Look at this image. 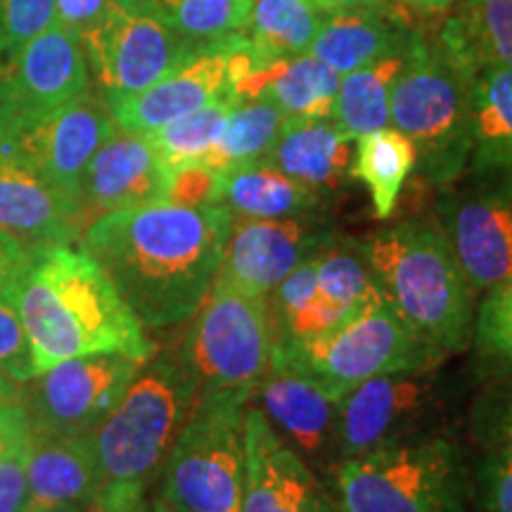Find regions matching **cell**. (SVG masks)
I'll use <instances>...</instances> for the list:
<instances>
[{
  "instance_id": "obj_22",
  "label": "cell",
  "mask_w": 512,
  "mask_h": 512,
  "mask_svg": "<svg viewBox=\"0 0 512 512\" xmlns=\"http://www.w3.org/2000/svg\"><path fill=\"white\" fill-rule=\"evenodd\" d=\"M339 74L311 53L256 60L230 83L240 102H271L287 119H330L339 91Z\"/></svg>"
},
{
  "instance_id": "obj_30",
  "label": "cell",
  "mask_w": 512,
  "mask_h": 512,
  "mask_svg": "<svg viewBox=\"0 0 512 512\" xmlns=\"http://www.w3.org/2000/svg\"><path fill=\"white\" fill-rule=\"evenodd\" d=\"M403 62L406 57L401 50L344 76L339 81L335 110L330 117L332 124L354 140L392 124L389 102H392V88L399 79Z\"/></svg>"
},
{
  "instance_id": "obj_16",
  "label": "cell",
  "mask_w": 512,
  "mask_h": 512,
  "mask_svg": "<svg viewBox=\"0 0 512 512\" xmlns=\"http://www.w3.org/2000/svg\"><path fill=\"white\" fill-rule=\"evenodd\" d=\"M430 392V370L380 375L351 389L339 403V463L375 448L408 441V434L430 406Z\"/></svg>"
},
{
  "instance_id": "obj_49",
  "label": "cell",
  "mask_w": 512,
  "mask_h": 512,
  "mask_svg": "<svg viewBox=\"0 0 512 512\" xmlns=\"http://www.w3.org/2000/svg\"><path fill=\"white\" fill-rule=\"evenodd\" d=\"M27 512H86V508H76V505H62V508H41V510H27Z\"/></svg>"
},
{
  "instance_id": "obj_9",
  "label": "cell",
  "mask_w": 512,
  "mask_h": 512,
  "mask_svg": "<svg viewBox=\"0 0 512 512\" xmlns=\"http://www.w3.org/2000/svg\"><path fill=\"white\" fill-rule=\"evenodd\" d=\"M178 354L195 377L197 394L216 389L256 392L271 373L273 328L268 297L214 283Z\"/></svg>"
},
{
  "instance_id": "obj_1",
  "label": "cell",
  "mask_w": 512,
  "mask_h": 512,
  "mask_svg": "<svg viewBox=\"0 0 512 512\" xmlns=\"http://www.w3.org/2000/svg\"><path fill=\"white\" fill-rule=\"evenodd\" d=\"M233 221L223 204L155 202L98 216L79 242L143 328H169L195 316L207 299Z\"/></svg>"
},
{
  "instance_id": "obj_40",
  "label": "cell",
  "mask_w": 512,
  "mask_h": 512,
  "mask_svg": "<svg viewBox=\"0 0 512 512\" xmlns=\"http://www.w3.org/2000/svg\"><path fill=\"white\" fill-rule=\"evenodd\" d=\"M0 377L17 387L34 377L29 337L15 302H0Z\"/></svg>"
},
{
  "instance_id": "obj_25",
  "label": "cell",
  "mask_w": 512,
  "mask_h": 512,
  "mask_svg": "<svg viewBox=\"0 0 512 512\" xmlns=\"http://www.w3.org/2000/svg\"><path fill=\"white\" fill-rule=\"evenodd\" d=\"M29 508H86L98 496L102 477L93 434H31Z\"/></svg>"
},
{
  "instance_id": "obj_31",
  "label": "cell",
  "mask_w": 512,
  "mask_h": 512,
  "mask_svg": "<svg viewBox=\"0 0 512 512\" xmlns=\"http://www.w3.org/2000/svg\"><path fill=\"white\" fill-rule=\"evenodd\" d=\"M285 119V114L271 102H240L230 110L219 140L202 159V164L226 174L240 166L264 162L280 136Z\"/></svg>"
},
{
  "instance_id": "obj_43",
  "label": "cell",
  "mask_w": 512,
  "mask_h": 512,
  "mask_svg": "<svg viewBox=\"0 0 512 512\" xmlns=\"http://www.w3.org/2000/svg\"><path fill=\"white\" fill-rule=\"evenodd\" d=\"M29 254L31 247L0 230V302H15Z\"/></svg>"
},
{
  "instance_id": "obj_20",
  "label": "cell",
  "mask_w": 512,
  "mask_h": 512,
  "mask_svg": "<svg viewBox=\"0 0 512 512\" xmlns=\"http://www.w3.org/2000/svg\"><path fill=\"white\" fill-rule=\"evenodd\" d=\"M83 214L74 195L46 181L27 162L0 152V230L22 245H74Z\"/></svg>"
},
{
  "instance_id": "obj_51",
  "label": "cell",
  "mask_w": 512,
  "mask_h": 512,
  "mask_svg": "<svg viewBox=\"0 0 512 512\" xmlns=\"http://www.w3.org/2000/svg\"><path fill=\"white\" fill-rule=\"evenodd\" d=\"M3 81H5V60L0 57V100H3Z\"/></svg>"
},
{
  "instance_id": "obj_7",
  "label": "cell",
  "mask_w": 512,
  "mask_h": 512,
  "mask_svg": "<svg viewBox=\"0 0 512 512\" xmlns=\"http://www.w3.org/2000/svg\"><path fill=\"white\" fill-rule=\"evenodd\" d=\"M444 358L446 354L415 335L380 294L328 335L273 344L271 370L306 375L344 399L373 377L432 370Z\"/></svg>"
},
{
  "instance_id": "obj_28",
  "label": "cell",
  "mask_w": 512,
  "mask_h": 512,
  "mask_svg": "<svg viewBox=\"0 0 512 512\" xmlns=\"http://www.w3.org/2000/svg\"><path fill=\"white\" fill-rule=\"evenodd\" d=\"M418 166V152L411 138L394 126L356 138L351 176L370 192L375 219H389L411 171Z\"/></svg>"
},
{
  "instance_id": "obj_11",
  "label": "cell",
  "mask_w": 512,
  "mask_h": 512,
  "mask_svg": "<svg viewBox=\"0 0 512 512\" xmlns=\"http://www.w3.org/2000/svg\"><path fill=\"white\" fill-rule=\"evenodd\" d=\"M143 363L121 354H95L57 363L19 384L17 399L31 434H93L105 422Z\"/></svg>"
},
{
  "instance_id": "obj_12",
  "label": "cell",
  "mask_w": 512,
  "mask_h": 512,
  "mask_svg": "<svg viewBox=\"0 0 512 512\" xmlns=\"http://www.w3.org/2000/svg\"><path fill=\"white\" fill-rule=\"evenodd\" d=\"M441 230L472 292L486 294L512 273V181L472 176L444 190Z\"/></svg>"
},
{
  "instance_id": "obj_32",
  "label": "cell",
  "mask_w": 512,
  "mask_h": 512,
  "mask_svg": "<svg viewBox=\"0 0 512 512\" xmlns=\"http://www.w3.org/2000/svg\"><path fill=\"white\" fill-rule=\"evenodd\" d=\"M320 27L309 0H254L245 36L266 60L304 55Z\"/></svg>"
},
{
  "instance_id": "obj_21",
  "label": "cell",
  "mask_w": 512,
  "mask_h": 512,
  "mask_svg": "<svg viewBox=\"0 0 512 512\" xmlns=\"http://www.w3.org/2000/svg\"><path fill=\"white\" fill-rule=\"evenodd\" d=\"M256 389L261 411L304 458L323 460L330 448L337 453V418L342 396L311 377L285 370H271Z\"/></svg>"
},
{
  "instance_id": "obj_27",
  "label": "cell",
  "mask_w": 512,
  "mask_h": 512,
  "mask_svg": "<svg viewBox=\"0 0 512 512\" xmlns=\"http://www.w3.org/2000/svg\"><path fill=\"white\" fill-rule=\"evenodd\" d=\"M221 204L238 219H292L318 214L325 202L273 164L256 162L223 174Z\"/></svg>"
},
{
  "instance_id": "obj_35",
  "label": "cell",
  "mask_w": 512,
  "mask_h": 512,
  "mask_svg": "<svg viewBox=\"0 0 512 512\" xmlns=\"http://www.w3.org/2000/svg\"><path fill=\"white\" fill-rule=\"evenodd\" d=\"M159 17L195 46L245 34L254 0H147Z\"/></svg>"
},
{
  "instance_id": "obj_47",
  "label": "cell",
  "mask_w": 512,
  "mask_h": 512,
  "mask_svg": "<svg viewBox=\"0 0 512 512\" xmlns=\"http://www.w3.org/2000/svg\"><path fill=\"white\" fill-rule=\"evenodd\" d=\"M394 3L403 5L411 12H420V15H441L453 5V0H394Z\"/></svg>"
},
{
  "instance_id": "obj_19",
  "label": "cell",
  "mask_w": 512,
  "mask_h": 512,
  "mask_svg": "<svg viewBox=\"0 0 512 512\" xmlns=\"http://www.w3.org/2000/svg\"><path fill=\"white\" fill-rule=\"evenodd\" d=\"M228 43L230 36L200 46L188 60L178 64L174 72L152 83L150 88L107 102L114 124L121 131L150 136L169 121L202 110L204 105L230 93Z\"/></svg>"
},
{
  "instance_id": "obj_8",
  "label": "cell",
  "mask_w": 512,
  "mask_h": 512,
  "mask_svg": "<svg viewBox=\"0 0 512 512\" xmlns=\"http://www.w3.org/2000/svg\"><path fill=\"white\" fill-rule=\"evenodd\" d=\"M337 512H465L467 472L453 441L382 446L335 470Z\"/></svg>"
},
{
  "instance_id": "obj_13",
  "label": "cell",
  "mask_w": 512,
  "mask_h": 512,
  "mask_svg": "<svg viewBox=\"0 0 512 512\" xmlns=\"http://www.w3.org/2000/svg\"><path fill=\"white\" fill-rule=\"evenodd\" d=\"M335 228L320 214L292 219H238L216 273V285L268 297L302 261L335 238Z\"/></svg>"
},
{
  "instance_id": "obj_39",
  "label": "cell",
  "mask_w": 512,
  "mask_h": 512,
  "mask_svg": "<svg viewBox=\"0 0 512 512\" xmlns=\"http://www.w3.org/2000/svg\"><path fill=\"white\" fill-rule=\"evenodd\" d=\"M472 434L484 451H512V375L477 401Z\"/></svg>"
},
{
  "instance_id": "obj_10",
  "label": "cell",
  "mask_w": 512,
  "mask_h": 512,
  "mask_svg": "<svg viewBox=\"0 0 512 512\" xmlns=\"http://www.w3.org/2000/svg\"><path fill=\"white\" fill-rule=\"evenodd\" d=\"M79 41L107 102L145 91L200 48L171 29L147 0H107Z\"/></svg>"
},
{
  "instance_id": "obj_17",
  "label": "cell",
  "mask_w": 512,
  "mask_h": 512,
  "mask_svg": "<svg viewBox=\"0 0 512 512\" xmlns=\"http://www.w3.org/2000/svg\"><path fill=\"white\" fill-rule=\"evenodd\" d=\"M91 91L79 36L60 22L5 57L3 100L27 121Z\"/></svg>"
},
{
  "instance_id": "obj_18",
  "label": "cell",
  "mask_w": 512,
  "mask_h": 512,
  "mask_svg": "<svg viewBox=\"0 0 512 512\" xmlns=\"http://www.w3.org/2000/svg\"><path fill=\"white\" fill-rule=\"evenodd\" d=\"M166 188L169 169L147 136L121 131L117 126L88 162L76 197L83 223L88 226L112 211L164 202Z\"/></svg>"
},
{
  "instance_id": "obj_50",
  "label": "cell",
  "mask_w": 512,
  "mask_h": 512,
  "mask_svg": "<svg viewBox=\"0 0 512 512\" xmlns=\"http://www.w3.org/2000/svg\"><path fill=\"white\" fill-rule=\"evenodd\" d=\"M150 510H152V512H174V510L169 508V505H166V503L162 501V498H157V501L150 505Z\"/></svg>"
},
{
  "instance_id": "obj_15",
  "label": "cell",
  "mask_w": 512,
  "mask_h": 512,
  "mask_svg": "<svg viewBox=\"0 0 512 512\" xmlns=\"http://www.w3.org/2000/svg\"><path fill=\"white\" fill-rule=\"evenodd\" d=\"M240 512H335L306 458L259 406L245 411V486Z\"/></svg>"
},
{
  "instance_id": "obj_44",
  "label": "cell",
  "mask_w": 512,
  "mask_h": 512,
  "mask_svg": "<svg viewBox=\"0 0 512 512\" xmlns=\"http://www.w3.org/2000/svg\"><path fill=\"white\" fill-rule=\"evenodd\" d=\"M107 8V0H55L57 22L76 36L88 29Z\"/></svg>"
},
{
  "instance_id": "obj_24",
  "label": "cell",
  "mask_w": 512,
  "mask_h": 512,
  "mask_svg": "<svg viewBox=\"0 0 512 512\" xmlns=\"http://www.w3.org/2000/svg\"><path fill=\"white\" fill-rule=\"evenodd\" d=\"M351 143L354 138L339 131L332 119H285L264 162L328 202L351 176Z\"/></svg>"
},
{
  "instance_id": "obj_3",
  "label": "cell",
  "mask_w": 512,
  "mask_h": 512,
  "mask_svg": "<svg viewBox=\"0 0 512 512\" xmlns=\"http://www.w3.org/2000/svg\"><path fill=\"white\" fill-rule=\"evenodd\" d=\"M387 304L441 354H458L475 337L477 306L444 230L425 221L396 223L363 240Z\"/></svg>"
},
{
  "instance_id": "obj_29",
  "label": "cell",
  "mask_w": 512,
  "mask_h": 512,
  "mask_svg": "<svg viewBox=\"0 0 512 512\" xmlns=\"http://www.w3.org/2000/svg\"><path fill=\"white\" fill-rule=\"evenodd\" d=\"M439 36L477 72L491 64L512 69V0H463Z\"/></svg>"
},
{
  "instance_id": "obj_33",
  "label": "cell",
  "mask_w": 512,
  "mask_h": 512,
  "mask_svg": "<svg viewBox=\"0 0 512 512\" xmlns=\"http://www.w3.org/2000/svg\"><path fill=\"white\" fill-rule=\"evenodd\" d=\"M240 105V100L233 93L221 95L219 100L209 102L202 110L185 114L181 119L169 121V124L152 131L147 140L157 150L159 159L169 171L178 166L202 162L207 152L219 140L223 124H226L230 110Z\"/></svg>"
},
{
  "instance_id": "obj_5",
  "label": "cell",
  "mask_w": 512,
  "mask_h": 512,
  "mask_svg": "<svg viewBox=\"0 0 512 512\" xmlns=\"http://www.w3.org/2000/svg\"><path fill=\"white\" fill-rule=\"evenodd\" d=\"M197 399L178 351L143 363L117 408L93 432L102 496H145Z\"/></svg>"
},
{
  "instance_id": "obj_46",
  "label": "cell",
  "mask_w": 512,
  "mask_h": 512,
  "mask_svg": "<svg viewBox=\"0 0 512 512\" xmlns=\"http://www.w3.org/2000/svg\"><path fill=\"white\" fill-rule=\"evenodd\" d=\"M19 126H22V117L15 112V107L0 100V152L10 155L12 138H15Z\"/></svg>"
},
{
  "instance_id": "obj_6",
  "label": "cell",
  "mask_w": 512,
  "mask_h": 512,
  "mask_svg": "<svg viewBox=\"0 0 512 512\" xmlns=\"http://www.w3.org/2000/svg\"><path fill=\"white\" fill-rule=\"evenodd\" d=\"M249 389L197 394L162 465L159 498L174 512H240Z\"/></svg>"
},
{
  "instance_id": "obj_42",
  "label": "cell",
  "mask_w": 512,
  "mask_h": 512,
  "mask_svg": "<svg viewBox=\"0 0 512 512\" xmlns=\"http://www.w3.org/2000/svg\"><path fill=\"white\" fill-rule=\"evenodd\" d=\"M477 486L484 512H512V451H484Z\"/></svg>"
},
{
  "instance_id": "obj_41",
  "label": "cell",
  "mask_w": 512,
  "mask_h": 512,
  "mask_svg": "<svg viewBox=\"0 0 512 512\" xmlns=\"http://www.w3.org/2000/svg\"><path fill=\"white\" fill-rule=\"evenodd\" d=\"M221 178L223 174L209 169L202 162L178 166V169L169 171V188H166L164 202L178 204V207L221 204Z\"/></svg>"
},
{
  "instance_id": "obj_48",
  "label": "cell",
  "mask_w": 512,
  "mask_h": 512,
  "mask_svg": "<svg viewBox=\"0 0 512 512\" xmlns=\"http://www.w3.org/2000/svg\"><path fill=\"white\" fill-rule=\"evenodd\" d=\"M17 394H19L17 384L8 382L5 377H0V406H5V403L10 401H17Z\"/></svg>"
},
{
  "instance_id": "obj_4",
  "label": "cell",
  "mask_w": 512,
  "mask_h": 512,
  "mask_svg": "<svg viewBox=\"0 0 512 512\" xmlns=\"http://www.w3.org/2000/svg\"><path fill=\"white\" fill-rule=\"evenodd\" d=\"M394 81L392 126L411 138L420 174L448 190L467 171L472 147V91L477 69L448 43L413 31Z\"/></svg>"
},
{
  "instance_id": "obj_14",
  "label": "cell",
  "mask_w": 512,
  "mask_h": 512,
  "mask_svg": "<svg viewBox=\"0 0 512 512\" xmlns=\"http://www.w3.org/2000/svg\"><path fill=\"white\" fill-rule=\"evenodd\" d=\"M114 131L117 124L107 100L86 91L55 110L22 121L12 138L10 155L76 197L88 162Z\"/></svg>"
},
{
  "instance_id": "obj_26",
  "label": "cell",
  "mask_w": 512,
  "mask_h": 512,
  "mask_svg": "<svg viewBox=\"0 0 512 512\" xmlns=\"http://www.w3.org/2000/svg\"><path fill=\"white\" fill-rule=\"evenodd\" d=\"M470 176L512 181V69L484 67L472 91Z\"/></svg>"
},
{
  "instance_id": "obj_2",
  "label": "cell",
  "mask_w": 512,
  "mask_h": 512,
  "mask_svg": "<svg viewBox=\"0 0 512 512\" xmlns=\"http://www.w3.org/2000/svg\"><path fill=\"white\" fill-rule=\"evenodd\" d=\"M15 304L29 337L34 377L83 356L121 354L138 363L155 356L140 320L81 247H31Z\"/></svg>"
},
{
  "instance_id": "obj_34",
  "label": "cell",
  "mask_w": 512,
  "mask_h": 512,
  "mask_svg": "<svg viewBox=\"0 0 512 512\" xmlns=\"http://www.w3.org/2000/svg\"><path fill=\"white\" fill-rule=\"evenodd\" d=\"M318 292L342 306H366L380 297L363 240L335 235L316 254Z\"/></svg>"
},
{
  "instance_id": "obj_38",
  "label": "cell",
  "mask_w": 512,
  "mask_h": 512,
  "mask_svg": "<svg viewBox=\"0 0 512 512\" xmlns=\"http://www.w3.org/2000/svg\"><path fill=\"white\" fill-rule=\"evenodd\" d=\"M55 22V0H0V57H10Z\"/></svg>"
},
{
  "instance_id": "obj_37",
  "label": "cell",
  "mask_w": 512,
  "mask_h": 512,
  "mask_svg": "<svg viewBox=\"0 0 512 512\" xmlns=\"http://www.w3.org/2000/svg\"><path fill=\"white\" fill-rule=\"evenodd\" d=\"M472 342L482 356L512 368V273L482 297Z\"/></svg>"
},
{
  "instance_id": "obj_23",
  "label": "cell",
  "mask_w": 512,
  "mask_h": 512,
  "mask_svg": "<svg viewBox=\"0 0 512 512\" xmlns=\"http://www.w3.org/2000/svg\"><path fill=\"white\" fill-rule=\"evenodd\" d=\"M408 8L394 3L389 8H358L328 15L320 22L309 53L347 76L382 57L401 53L411 41Z\"/></svg>"
},
{
  "instance_id": "obj_45",
  "label": "cell",
  "mask_w": 512,
  "mask_h": 512,
  "mask_svg": "<svg viewBox=\"0 0 512 512\" xmlns=\"http://www.w3.org/2000/svg\"><path fill=\"white\" fill-rule=\"evenodd\" d=\"M311 8L323 15H335V12L344 10H358V8H389L394 0H309Z\"/></svg>"
},
{
  "instance_id": "obj_36",
  "label": "cell",
  "mask_w": 512,
  "mask_h": 512,
  "mask_svg": "<svg viewBox=\"0 0 512 512\" xmlns=\"http://www.w3.org/2000/svg\"><path fill=\"white\" fill-rule=\"evenodd\" d=\"M29 453L31 430L22 403L0 406V512H27L29 508Z\"/></svg>"
}]
</instances>
